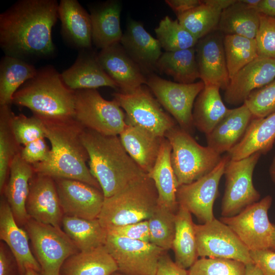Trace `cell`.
Returning a JSON list of instances; mask_svg holds the SVG:
<instances>
[{
    "label": "cell",
    "mask_w": 275,
    "mask_h": 275,
    "mask_svg": "<svg viewBox=\"0 0 275 275\" xmlns=\"http://www.w3.org/2000/svg\"><path fill=\"white\" fill-rule=\"evenodd\" d=\"M56 0H20L0 14V46L5 55L26 61L54 55L52 29L59 17Z\"/></svg>",
    "instance_id": "obj_1"
},
{
    "label": "cell",
    "mask_w": 275,
    "mask_h": 275,
    "mask_svg": "<svg viewBox=\"0 0 275 275\" xmlns=\"http://www.w3.org/2000/svg\"><path fill=\"white\" fill-rule=\"evenodd\" d=\"M40 119L44 125L45 138L51 145L50 156L47 161L32 166L35 173L53 178L79 180L101 189L87 166L89 155L81 139L85 128L74 118Z\"/></svg>",
    "instance_id": "obj_2"
},
{
    "label": "cell",
    "mask_w": 275,
    "mask_h": 275,
    "mask_svg": "<svg viewBox=\"0 0 275 275\" xmlns=\"http://www.w3.org/2000/svg\"><path fill=\"white\" fill-rule=\"evenodd\" d=\"M81 139L88 153L90 171L105 198L147 175L127 153L118 135L84 128Z\"/></svg>",
    "instance_id": "obj_3"
},
{
    "label": "cell",
    "mask_w": 275,
    "mask_h": 275,
    "mask_svg": "<svg viewBox=\"0 0 275 275\" xmlns=\"http://www.w3.org/2000/svg\"><path fill=\"white\" fill-rule=\"evenodd\" d=\"M74 99L75 91L65 84L61 73L47 66L20 87L12 104L28 108L40 118L68 120L74 118Z\"/></svg>",
    "instance_id": "obj_4"
},
{
    "label": "cell",
    "mask_w": 275,
    "mask_h": 275,
    "mask_svg": "<svg viewBox=\"0 0 275 275\" xmlns=\"http://www.w3.org/2000/svg\"><path fill=\"white\" fill-rule=\"evenodd\" d=\"M154 183L148 175L108 198H105L98 219L105 229L148 220L157 205Z\"/></svg>",
    "instance_id": "obj_5"
},
{
    "label": "cell",
    "mask_w": 275,
    "mask_h": 275,
    "mask_svg": "<svg viewBox=\"0 0 275 275\" xmlns=\"http://www.w3.org/2000/svg\"><path fill=\"white\" fill-rule=\"evenodd\" d=\"M164 137L172 147V166L179 185L190 183L212 171L222 157L208 146L200 145L178 124Z\"/></svg>",
    "instance_id": "obj_6"
},
{
    "label": "cell",
    "mask_w": 275,
    "mask_h": 275,
    "mask_svg": "<svg viewBox=\"0 0 275 275\" xmlns=\"http://www.w3.org/2000/svg\"><path fill=\"white\" fill-rule=\"evenodd\" d=\"M42 275H60L65 261L79 252L62 228L30 218L23 226Z\"/></svg>",
    "instance_id": "obj_7"
},
{
    "label": "cell",
    "mask_w": 275,
    "mask_h": 275,
    "mask_svg": "<svg viewBox=\"0 0 275 275\" xmlns=\"http://www.w3.org/2000/svg\"><path fill=\"white\" fill-rule=\"evenodd\" d=\"M74 118L85 128L106 135L119 136L126 126L117 102L105 99L96 89L75 91Z\"/></svg>",
    "instance_id": "obj_8"
},
{
    "label": "cell",
    "mask_w": 275,
    "mask_h": 275,
    "mask_svg": "<svg viewBox=\"0 0 275 275\" xmlns=\"http://www.w3.org/2000/svg\"><path fill=\"white\" fill-rule=\"evenodd\" d=\"M113 96L125 112L126 124L139 126L162 138L177 125L144 85L128 93H114Z\"/></svg>",
    "instance_id": "obj_9"
},
{
    "label": "cell",
    "mask_w": 275,
    "mask_h": 275,
    "mask_svg": "<svg viewBox=\"0 0 275 275\" xmlns=\"http://www.w3.org/2000/svg\"><path fill=\"white\" fill-rule=\"evenodd\" d=\"M261 155L255 153L240 160H228L224 174L226 182L222 201V217L235 215L259 201L260 194L253 184V175Z\"/></svg>",
    "instance_id": "obj_10"
},
{
    "label": "cell",
    "mask_w": 275,
    "mask_h": 275,
    "mask_svg": "<svg viewBox=\"0 0 275 275\" xmlns=\"http://www.w3.org/2000/svg\"><path fill=\"white\" fill-rule=\"evenodd\" d=\"M146 85L177 124L191 134L195 127L194 105L205 87L204 82L200 80L191 84H181L152 74L147 78Z\"/></svg>",
    "instance_id": "obj_11"
},
{
    "label": "cell",
    "mask_w": 275,
    "mask_h": 275,
    "mask_svg": "<svg viewBox=\"0 0 275 275\" xmlns=\"http://www.w3.org/2000/svg\"><path fill=\"white\" fill-rule=\"evenodd\" d=\"M272 202L267 195L246 207L237 214L222 217L220 220L229 227L250 252L270 249L274 224L268 212Z\"/></svg>",
    "instance_id": "obj_12"
},
{
    "label": "cell",
    "mask_w": 275,
    "mask_h": 275,
    "mask_svg": "<svg viewBox=\"0 0 275 275\" xmlns=\"http://www.w3.org/2000/svg\"><path fill=\"white\" fill-rule=\"evenodd\" d=\"M124 275H156L158 261L166 251L150 243L107 234L105 244Z\"/></svg>",
    "instance_id": "obj_13"
},
{
    "label": "cell",
    "mask_w": 275,
    "mask_h": 275,
    "mask_svg": "<svg viewBox=\"0 0 275 275\" xmlns=\"http://www.w3.org/2000/svg\"><path fill=\"white\" fill-rule=\"evenodd\" d=\"M198 257L232 259L244 264L254 262L250 251L221 220L195 224Z\"/></svg>",
    "instance_id": "obj_14"
},
{
    "label": "cell",
    "mask_w": 275,
    "mask_h": 275,
    "mask_svg": "<svg viewBox=\"0 0 275 275\" xmlns=\"http://www.w3.org/2000/svg\"><path fill=\"white\" fill-rule=\"evenodd\" d=\"M230 159L225 155L210 172L187 184L179 186L177 191L178 206H182L203 223L215 217L213 208L218 195L220 180L224 174L226 164Z\"/></svg>",
    "instance_id": "obj_15"
},
{
    "label": "cell",
    "mask_w": 275,
    "mask_h": 275,
    "mask_svg": "<svg viewBox=\"0 0 275 275\" xmlns=\"http://www.w3.org/2000/svg\"><path fill=\"white\" fill-rule=\"evenodd\" d=\"M54 180L64 215L98 218L105 198L101 189L77 180Z\"/></svg>",
    "instance_id": "obj_16"
},
{
    "label": "cell",
    "mask_w": 275,
    "mask_h": 275,
    "mask_svg": "<svg viewBox=\"0 0 275 275\" xmlns=\"http://www.w3.org/2000/svg\"><path fill=\"white\" fill-rule=\"evenodd\" d=\"M224 35L216 30L198 40L195 46L200 78L205 86L225 90L229 77L224 46Z\"/></svg>",
    "instance_id": "obj_17"
},
{
    "label": "cell",
    "mask_w": 275,
    "mask_h": 275,
    "mask_svg": "<svg viewBox=\"0 0 275 275\" xmlns=\"http://www.w3.org/2000/svg\"><path fill=\"white\" fill-rule=\"evenodd\" d=\"M26 210L30 218L62 228L64 214L54 178L34 173L30 182Z\"/></svg>",
    "instance_id": "obj_18"
},
{
    "label": "cell",
    "mask_w": 275,
    "mask_h": 275,
    "mask_svg": "<svg viewBox=\"0 0 275 275\" xmlns=\"http://www.w3.org/2000/svg\"><path fill=\"white\" fill-rule=\"evenodd\" d=\"M275 78V59L259 56L239 70L230 79L224 99L231 105L243 104L254 90Z\"/></svg>",
    "instance_id": "obj_19"
},
{
    "label": "cell",
    "mask_w": 275,
    "mask_h": 275,
    "mask_svg": "<svg viewBox=\"0 0 275 275\" xmlns=\"http://www.w3.org/2000/svg\"><path fill=\"white\" fill-rule=\"evenodd\" d=\"M98 60L107 74L122 93H128L146 84L147 78L139 65L120 43L100 50Z\"/></svg>",
    "instance_id": "obj_20"
},
{
    "label": "cell",
    "mask_w": 275,
    "mask_h": 275,
    "mask_svg": "<svg viewBox=\"0 0 275 275\" xmlns=\"http://www.w3.org/2000/svg\"><path fill=\"white\" fill-rule=\"evenodd\" d=\"M0 239L14 256L19 275H24L29 268L41 273L40 266L31 250L28 233L16 223L3 195L0 200Z\"/></svg>",
    "instance_id": "obj_21"
},
{
    "label": "cell",
    "mask_w": 275,
    "mask_h": 275,
    "mask_svg": "<svg viewBox=\"0 0 275 275\" xmlns=\"http://www.w3.org/2000/svg\"><path fill=\"white\" fill-rule=\"evenodd\" d=\"M61 76L65 84L73 91L96 89L101 87L118 89L101 67L97 54L91 48L79 50L75 62L63 71Z\"/></svg>",
    "instance_id": "obj_22"
},
{
    "label": "cell",
    "mask_w": 275,
    "mask_h": 275,
    "mask_svg": "<svg viewBox=\"0 0 275 275\" xmlns=\"http://www.w3.org/2000/svg\"><path fill=\"white\" fill-rule=\"evenodd\" d=\"M59 17L64 41L79 50L91 48L92 25L90 15L76 0H61Z\"/></svg>",
    "instance_id": "obj_23"
},
{
    "label": "cell",
    "mask_w": 275,
    "mask_h": 275,
    "mask_svg": "<svg viewBox=\"0 0 275 275\" xmlns=\"http://www.w3.org/2000/svg\"><path fill=\"white\" fill-rule=\"evenodd\" d=\"M19 153L12 161L8 179L1 195L5 197L16 223L21 227L30 219L26 210V202L30 182L35 172L33 166L24 161Z\"/></svg>",
    "instance_id": "obj_24"
},
{
    "label": "cell",
    "mask_w": 275,
    "mask_h": 275,
    "mask_svg": "<svg viewBox=\"0 0 275 275\" xmlns=\"http://www.w3.org/2000/svg\"><path fill=\"white\" fill-rule=\"evenodd\" d=\"M253 118L245 103L229 109L212 130L206 135L207 146L221 155L228 153L241 140Z\"/></svg>",
    "instance_id": "obj_25"
},
{
    "label": "cell",
    "mask_w": 275,
    "mask_h": 275,
    "mask_svg": "<svg viewBox=\"0 0 275 275\" xmlns=\"http://www.w3.org/2000/svg\"><path fill=\"white\" fill-rule=\"evenodd\" d=\"M120 43L141 70L156 68L162 53L158 40L146 30L141 22L132 19L128 22Z\"/></svg>",
    "instance_id": "obj_26"
},
{
    "label": "cell",
    "mask_w": 275,
    "mask_h": 275,
    "mask_svg": "<svg viewBox=\"0 0 275 275\" xmlns=\"http://www.w3.org/2000/svg\"><path fill=\"white\" fill-rule=\"evenodd\" d=\"M92 43L103 49L120 43L123 33L120 25L121 2L111 0L89 8Z\"/></svg>",
    "instance_id": "obj_27"
},
{
    "label": "cell",
    "mask_w": 275,
    "mask_h": 275,
    "mask_svg": "<svg viewBox=\"0 0 275 275\" xmlns=\"http://www.w3.org/2000/svg\"><path fill=\"white\" fill-rule=\"evenodd\" d=\"M119 137L129 155L148 174L156 162L164 137L130 124H126Z\"/></svg>",
    "instance_id": "obj_28"
},
{
    "label": "cell",
    "mask_w": 275,
    "mask_h": 275,
    "mask_svg": "<svg viewBox=\"0 0 275 275\" xmlns=\"http://www.w3.org/2000/svg\"><path fill=\"white\" fill-rule=\"evenodd\" d=\"M275 142V112L264 118H254L239 142L227 153L237 160L254 153H268Z\"/></svg>",
    "instance_id": "obj_29"
},
{
    "label": "cell",
    "mask_w": 275,
    "mask_h": 275,
    "mask_svg": "<svg viewBox=\"0 0 275 275\" xmlns=\"http://www.w3.org/2000/svg\"><path fill=\"white\" fill-rule=\"evenodd\" d=\"M171 144L164 137L156 162L147 174L156 188L157 205L176 212L178 208L176 195L179 185L171 163Z\"/></svg>",
    "instance_id": "obj_30"
},
{
    "label": "cell",
    "mask_w": 275,
    "mask_h": 275,
    "mask_svg": "<svg viewBox=\"0 0 275 275\" xmlns=\"http://www.w3.org/2000/svg\"><path fill=\"white\" fill-rule=\"evenodd\" d=\"M118 271L116 261L102 245L70 256L63 264L60 275H112Z\"/></svg>",
    "instance_id": "obj_31"
},
{
    "label": "cell",
    "mask_w": 275,
    "mask_h": 275,
    "mask_svg": "<svg viewBox=\"0 0 275 275\" xmlns=\"http://www.w3.org/2000/svg\"><path fill=\"white\" fill-rule=\"evenodd\" d=\"M236 0H204L197 7L177 16L179 22L198 40L217 30L223 10Z\"/></svg>",
    "instance_id": "obj_32"
},
{
    "label": "cell",
    "mask_w": 275,
    "mask_h": 275,
    "mask_svg": "<svg viewBox=\"0 0 275 275\" xmlns=\"http://www.w3.org/2000/svg\"><path fill=\"white\" fill-rule=\"evenodd\" d=\"M260 25V13L241 0L224 9L221 14L217 30L224 35H238L255 39Z\"/></svg>",
    "instance_id": "obj_33"
},
{
    "label": "cell",
    "mask_w": 275,
    "mask_h": 275,
    "mask_svg": "<svg viewBox=\"0 0 275 275\" xmlns=\"http://www.w3.org/2000/svg\"><path fill=\"white\" fill-rule=\"evenodd\" d=\"M215 86H205L194 103L193 117L195 127L205 134L210 133L228 112Z\"/></svg>",
    "instance_id": "obj_34"
},
{
    "label": "cell",
    "mask_w": 275,
    "mask_h": 275,
    "mask_svg": "<svg viewBox=\"0 0 275 275\" xmlns=\"http://www.w3.org/2000/svg\"><path fill=\"white\" fill-rule=\"evenodd\" d=\"M175 234L173 242L175 262L189 269L198 260L195 224L191 213L178 206L175 214Z\"/></svg>",
    "instance_id": "obj_35"
},
{
    "label": "cell",
    "mask_w": 275,
    "mask_h": 275,
    "mask_svg": "<svg viewBox=\"0 0 275 275\" xmlns=\"http://www.w3.org/2000/svg\"><path fill=\"white\" fill-rule=\"evenodd\" d=\"M37 69L29 62L4 56L0 62V106L11 105L20 87L36 74Z\"/></svg>",
    "instance_id": "obj_36"
},
{
    "label": "cell",
    "mask_w": 275,
    "mask_h": 275,
    "mask_svg": "<svg viewBox=\"0 0 275 275\" xmlns=\"http://www.w3.org/2000/svg\"><path fill=\"white\" fill-rule=\"evenodd\" d=\"M62 229L79 252L94 249L104 245L106 242V229L98 218L88 219L64 215Z\"/></svg>",
    "instance_id": "obj_37"
},
{
    "label": "cell",
    "mask_w": 275,
    "mask_h": 275,
    "mask_svg": "<svg viewBox=\"0 0 275 275\" xmlns=\"http://www.w3.org/2000/svg\"><path fill=\"white\" fill-rule=\"evenodd\" d=\"M156 68L179 83L191 84L200 78L195 47L162 52Z\"/></svg>",
    "instance_id": "obj_38"
},
{
    "label": "cell",
    "mask_w": 275,
    "mask_h": 275,
    "mask_svg": "<svg viewBox=\"0 0 275 275\" xmlns=\"http://www.w3.org/2000/svg\"><path fill=\"white\" fill-rule=\"evenodd\" d=\"M224 46L230 79L241 68L259 57L255 39L238 35H224Z\"/></svg>",
    "instance_id": "obj_39"
},
{
    "label": "cell",
    "mask_w": 275,
    "mask_h": 275,
    "mask_svg": "<svg viewBox=\"0 0 275 275\" xmlns=\"http://www.w3.org/2000/svg\"><path fill=\"white\" fill-rule=\"evenodd\" d=\"M13 112L10 105L0 106V192L2 194L9 175L10 168L15 156L21 150L10 125Z\"/></svg>",
    "instance_id": "obj_40"
},
{
    "label": "cell",
    "mask_w": 275,
    "mask_h": 275,
    "mask_svg": "<svg viewBox=\"0 0 275 275\" xmlns=\"http://www.w3.org/2000/svg\"><path fill=\"white\" fill-rule=\"evenodd\" d=\"M156 39L165 51H174L195 47L198 40L178 21L165 16L155 29Z\"/></svg>",
    "instance_id": "obj_41"
},
{
    "label": "cell",
    "mask_w": 275,
    "mask_h": 275,
    "mask_svg": "<svg viewBox=\"0 0 275 275\" xmlns=\"http://www.w3.org/2000/svg\"><path fill=\"white\" fill-rule=\"evenodd\" d=\"M176 212L157 205L148 219L150 242L166 251L172 249L175 234Z\"/></svg>",
    "instance_id": "obj_42"
},
{
    "label": "cell",
    "mask_w": 275,
    "mask_h": 275,
    "mask_svg": "<svg viewBox=\"0 0 275 275\" xmlns=\"http://www.w3.org/2000/svg\"><path fill=\"white\" fill-rule=\"evenodd\" d=\"M188 271V275H244L245 264L232 259L202 257Z\"/></svg>",
    "instance_id": "obj_43"
},
{
    "label": "cell",
    "mask_w": 275,
    "mask_h": 275,
    "mask_svg": "<svg viewBox=\"0 0 275 275\" xmlns=\"http://www.w3.org/2000/svg\"><path fill=\"white\" fill-rule=\"evenodd\" d=\"M10 125L17 142L22 146L40 138H45L44 125L37 116L27 117L23 114L16 115L13 112Z\"/></svg>",
    "instance_id": "obj_44"
},
{
    "label": "cell",
    "mask_w": 275,
    "mask_h": 275,
    "mask_svg": "<svg viewBox=\"0 0 275 275\" xmlns=\"http://www.w3.org/2000/svg\"><path fill=\"white\" fill-rule=\"evenodd\" d=\"M244 103L255 118H264L275 112V78L253 91Z\"/></svg>",
    "instance_id": "obj_45"
},
{
    "label": "cell",
    "mask_w": 275,
    "mask_h": 275,
    "mask_svg": "<svg viewBox=\"0 0 275 275\" xmlns=\"http://www.w3.org/2000/svg\"><path fill=\"white\" fill-rule=\"evenodd\" d=\"M255 40L259 56L275 59V17L260 14Z\"/></svg>",
    "instance_id": "obj_46"
},
{
    "label": "cell",
    "mask_w": 275,
    "mask_h": 275,
    "mask_svg": "<svg viewBox=\"0 0 275 275\" xmlns=\"http://www.w3.org/2000/svg\"><path fill=\"white\" fill-rule=\"evenodd\" d=\"M107 234L131 239L150 242L148 220L114 226L106 229Z\"/></svg>",
    "instance_id": "obj_47"
},
{
    "label": "cell",
    "mask_w": 275,
    "mask_h": 275,
    "mask_svg": "<svg viewBox=\"0 0 275 275\" xmlns=\"http://www.w3.org/2000/svg\"><path fill=\"white\" fill-rule=\"evenodd\" d=\"M45 139H39L22 146L19 153L22 159L32 166L47 161L51 149Z\"/></svg>",
    "instance_id": "obj_48"
},
{
    "label": "cell",
    "mask_w": 275,
    "mask_h": 275,
    "mask_svg": "<svg viewBox=\"0 0 275 275\" xmlns=\"http://www.w3.org/2000/svg\"><path fill=\"white\" fill-rule=\"evenodd\" d=\"M253 261L264 275H275V251L271 249L250 252Z\"/></svg>",
    "instance_id": "obj_49"
},
{
    "label": "cell",
    "mask_w": 275,
    "mask_h": 275,
    "mask_svg": "<svg viewBox=\"0 0 275 275\" xmlns=\"http://www.w3.org/2000/svg\"><path fill=\"white\" fill-rule=\"evenodd\" d=\"M0 275H19L16 259L3 241L0 242Z\"/></svg>",
    "instance_id": "obj_50"
},
{
    "label": "cell",
    "mask_w": 275,
    "mask_h": 275,
    "mask_svg": "<svg viewBox=\"0 0 275 275\" xmlns=\"http://www.w3.org/2000/svg\"><path fill=\"white\" fill-rule=\"evenodd\" d=\"M156 275H188V271L177 265L165 252L158 261Z\"/></svg>",
    "instance_id": "obj_51"
},
{
    "label": "cell",
    "mask_w": 275,
    "mask_h": 275,
    "mask_svg": "<svg viewBox=\"0 0 275 275\" xmlns=\"http://www.w3.org/2000/svg\"><path fill=\"white\" fill-rule=\"evenodd\" d=\"M165 3L176 13L177 16L184 13L199 6L200 0H166Z\"/></svg>",
    "instance_id": "obj_52"
},
{
    "label": "cell",
    "mask_w": 275,
    "mask_h": 275,
    "mask_svg": "<svg viewBox=\"0 0 275 275\" xmlns=\"http://www.w3.org/2000/svg\"><path fill=\"white\" fill-rule=\"evenodd\" d=\"M257 10L260 14L275 17V0H260Z\"/></svg>",
    "instance_id": "obj_53"
},
{
    "label": "cell",
    "mask_w": 275,
    "mask_h": 275,
    "mask_svg": "<svg viewBox=\"0 0 275 275\" xmlns=\"http://www.w3.org/2000/svg\"><path fill=\"white\" fill-rule=\"evenodd\" d=\"M244 275H264L260 268L254 262L245 264Z\"/></svg>",
    "instance_id": "obj_54"
},
{
    "label": "cell",
    "mask_w": 275,
    "mask_h": 275,
    "mask_svg": "<svg viewBox=\"0 0 275 275\" xmlns=\"http://www.w3.org/2000/svg\"><path fill=\"white\" fill-rule=\"evenodd\" d=\"M269 173L271 179L275 184V155L273 158L269 168Z\"/></svg>",
    "instance_id": "obj_55"
},
{
    "label": "cell",
    "mask_w": 275,
    "mask_h": 275,
    "mask_svg": "<svg viewBox=\"0 0 275 275\" xmlns=\"http://www.w3.org/2000/svg\"><path fill=\"white\" fill-rule=\"evenodd\" d=\"M241 1L249 7L257 9L260 0H241Z\"/></svg>",
    "instance_id": "obj_56"
},
{
    "label": "cell",
    "mask_w": 275,
    "mask_h": 275,
    "mask_svg": "<svg viewBox=\"0 0 275 275\" xmlns=\"http://www.w3.org/2000/svg\"><path fill=\"white\" fill-rule=\"evenodd\" d=\"M24 275H42L40 272H37L35 270L29 268L26 270Z\"/></svg>",
    "instance_id": "obj_57"
},
{
    "label": "cell",
    "mask_w": 275,
    "mask_h": 275,
    "mask_svg": "<svg viewBox=\"0 0 275 275\" xmlns=\"http://www.w3.org/2000/svg\"><path fill=\"white\" fill-rule=\"evenodd\" d=\"M270 249L271 250L275 251V225H274V234H273V240H272V242Z\"/></svg>",
    "instance_id": "obj_58"
},
{
    "label": "cell",
    "mask_w": 275,
    "mask_h": 275,
    "mask_svg": "<svg viewBox=\"0 0 275 275\" xmlns=\"http://www.w3.org/2000/svg\"><path fill=\"white\" fill-rule=\"evenodd\" d=\"M112 275H124V274L117 271V272L114 273L113 274H112Z\"/></svg>",
    "instance_id": "obj_59"
},
{
    "label": "cell",
    "mask_w": 275,
    "mask_h": 275,
    "mask_svg": "<svg viewBox=\"0 0 275 275\" xmlns=\"http://www.w3.org/2000/svg\"><path fill=\"white\" fill-rule=\"evenodd\" d=\"M274 145H275V142H274Z\"/></svg>",
    "instance_id": "obj_60"
}]
</instances>
